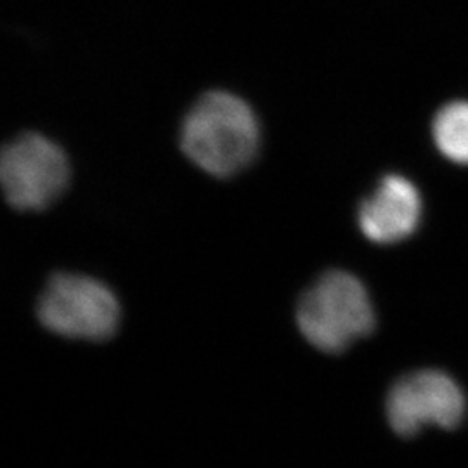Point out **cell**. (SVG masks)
Instances as JSON below:
<instances>
[{"mask_svg": "<svg viewBox=\"0 0 468 468\" xmlns=\"http://www.w3.org/2000/svg\"><path fill=\"white\" fill-rule=\"evenodd\" d=\"M261 131L250 106L229 92H208L187 113L181 146L186 156L214 177L247 167L259 150Z\"/></svg>", "mask_w": 468, "mask_h": 468, "instance_id": "1", "label": "cell"}, {"mask_svg": "<svg viewBox=\"0 0 468 468\" xmlns=\"http://www.w3.org/2000/svg\"><path fill=\"white\" fill-rule=\"evenodd\" d=\"M297 324L313 347L338 354L373 332L375 311L365 284L356 276L330 271L302 295Z\"/></svg>", "mask_w": 468, "mask_h": 468, "instance_id": "2", "label": "cell"}, {"mask_svg": "<svg viewBox=\"0 0 468 468\" xmlns=\"http://www.w3.org/2000/svg\"><path fill=\"white\" fill-rule=\"evenodd\" d=\"M37 313L52 334L92 342L113 336L120 323L115 293L80 274H56L44 290Z\"/></svg>", "mask_w": 468, "mask_h": 468, "instance_id": "3", "label": "cell"}, {"mask_svg": "<svg viewBox=\"0 0 468 468\" xmlns=\"http://www.w3.org/2000/svg\"><path fill=\"white\" fill-rule=\"evenodd\" d=\"M0 181L13 208L44 210L67 189V154L44 135H19L2 151Z\"/></svg>", "mask_w": 468, "mask_h": 468, "instance_id": "4", "label": "cell"}, {"mask_svg": "<svg viewBox=\"0 0 468 468\" xmlns=\"http://www.w3.org/2000/svg\"><path fill=\"white\" fill-rule=\"evenodd\" d=\"M385 408L392 431L410 437L427 425L454 429L463 419L465 398L450 375L420 369L392 385Z\"/></svg>", "mask_w": 468, "mask_h": 468, "instance_id": "5", "label": "cell"}, {"mask_svg": "<svg viewBox=\"0 0 468 468\" xmlns=\"http://www.w3.org/2000/svg\"><path fill=\"white\" fill-rule=\"evenodd\" d=\"M421 218L419 189L402 176H387L359 207V228L373 243L390 245L417 231Z\"/></svg>", "mask_w": 468, "mask_h": 468, "instance_id": "6", "label": "cell"}, {"mask_svg": "<svg viewBox=\"0 0 468 468\" xmlns=\"http://www.w3.org/2000/svg\"><path fill=\"white\" fill-rule=\"evenodd\" d=\"M434 141L454 164L468 165V101H452L434 118Z\"/></svg>", "mask_w": 468, "mask_h": 468, "instance_id": "7", "label": "cell"}]
</instances>
